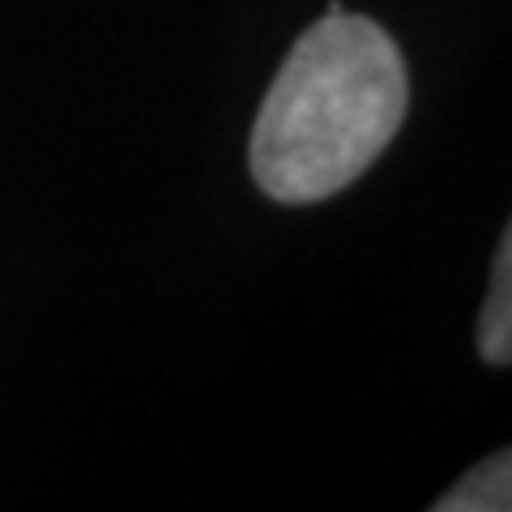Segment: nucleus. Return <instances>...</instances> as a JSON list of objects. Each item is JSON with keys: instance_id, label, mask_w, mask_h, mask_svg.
Listing matches in <instances>:
<instances>
[{"instance_id": "1", "label": "nucleus", "mask_w": 512, "mask_h": 512, "mask_svg": "<svg viewBox=\"0 0 512 512\" xmlns=\"http://www.w3.org/2000/svg\"><path fill=\"white\" fill-rule=\"evenodd\" d=\"M406 116V64L389 30L338 0L291 47L252 124V180L303 205L359 180Z\"/></svg>"}, {"instance_id": "2", "label": "nucleus", "mask_w": 512, "mask_h": 512, "mask_svg": "<svg viewBox=\"0 0 512 512\" xmlns=\"http://www.w3.org/2000/svg\"><path fill=\"white\" fill-rule=\"evenodd\" d=\"M478 350L491 367L512 363V231H504L491 269V295L478 316Z\"/></svg>"}, {"instance_id": "3", "label": "nucleus", "mask_w": 512, "mask_h": 512, "mask_svg": "<svg viewBox=\"0 0 512 512\" xmlns=\"http://www.w3.org/2000/svg\"><path fill=\"white\" fill-rule=\"evenodd\" d=\"M508 453L487 457L436 504L440 512H508L512 508V466Z\"/></svg>"}]
</instances>
